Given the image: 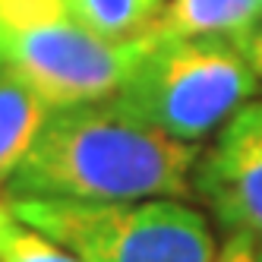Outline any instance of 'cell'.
Segmentation results:
<instances>
[{"label": "cell", "mask_w": 262, "mask_h": 262, "mask_svg": "<svg viewBox=\"0 0 262 262\" xmlns=\"http://www.w3.org/2000/svg\"><path fill=\"white\" fill-rule=\"evenodd\" d=\"M259 29V0H171L152 26L161 38H218L240 51H247Z\"/></svg>", "instance_id": "6"}, {"label": "cell", "mask_w": 262, "mask_h": 262, "mask_svg": "<svg viewBox=\"0 0 262 262\" xmlns=\"http://www.w3.org/2000/svg\"><path fill=\"white\" fill-rule=\"evenodd\" d=\"M259 4H262V0H259Z\"/></svg>", "instance_id": "15"}, {"label": "cell", "mask_w": 262, "mask_h": 262, "mask_svg": "<svg viewBox=\"0 0 262 262\" xmlns=\"http://www.w3.org/2000/svg\"><path fill=\"white\" fill-rule=\"evenodd\" d=\"M259 262H262V250H259Z\"/></svg>", "instance_id": "14"}, {"label": "cell", "mask_w": 262, "mask_h": 262, "mask_svg": "<svg viewBox=\"0 0 262 262\" xmlns=\"http://www.w3.org/2000/svg\"><path fill=\"white\" fill-rule=\"evenodd\" d=\"M199 142L177 139L114 98L51 107L7 177V199L139 202L193 193Z\"/></svg>", "instance_id": "1"}, {"label": "cell", "mask_w": 262, "mask_h": 262, "mask_svg": "<svg viewBox=\"0 0 262 262\" xmlns=\"http://www.w3.org/2000/svg\"><path fill=\"white\" fill-rule=\"evenodd\" d=\"M16 215H13V209H10V199H0V234H4V228L13 221Z\"/></svg>", "instance_id": "12"}, {"label": "cell", "mask_w": 262, "mask_h": 262, "mask_svg": "<svg viewBox=\"0 0 262 262\" xmlns=\"http://www.w3.org/2000/svg\"><path fill=\"white\" fill-rule=\"evenodd\" d=\"M247 57H250V63H253V70H256V76L262 79V29L253 35V41L247 45Z\"/></svg>", "instance_id": "11"}, {"label": "cell", "mask_w": 262, "mask_h": 262, "mask_svg": "<svg viewBox=\"0 0 262 262\" xmlns=\"http://www.w3.org/2000/svg\"><path fill=\"white\" fill-rule=\"evenodd\" d=\"M13 215L82 262H215L205 218L177 199H10Z\"/></svg>", "instance_id": "3"}, {"label": "cell", "mask_w": 262, "mask_h": 262, "mask_svg": "<svg viewBox=\"0 0 262 262\" xmlns=\"http://www.w3.org/2000/svg\"><path fill=\"white\" fill-rule=\"evenodd\" d=\"M7 70V60H4V54H0V73H4Z\"/></svg>", "instance_id": "13"}, {"label": "cell", "mask_w": 262, "mask_h": 262, "mask_svg": "<svg viewBox=\"0 0 262 262\" xmlns=\"http://www.w3.org/2000/svg\"><path fill=\"white\" fill-rule=\"evenodd\" d=\"M256 82L259 76L247 51L237 45L218 38H161L152 32L111 98L164 133L199 142L256 95Z\"/></svg>", "instance_id": "2"}, {"label": "cell", "mask_w": 262, "mask_h": 262, "mask_svg": "<svg viewBox=\"0 0 262 262\" xmlns=\"http://www.w3.org/2000/svg\"><path fill=\"white\" fill-rule=\"evenodd\" d=\"M82 29L111 45H126L152 32L164 0H63Z\"/></svg>", "instance_id": "8"}, {"label": "cell", "mask_w": 262, "mask_h": 262, "mask_svg": "<svg viewBox=\"0 0 262 262\" xmlns=\"http://www.w3.org/2000/svg\"><path fill=\"white\" fill-rule=\"evenodd\" d=\"M0 262H82L41 231L13 218L0 234Z\"/></svg>", "instance_id": "9"}, {"label": "cell", "mask_w": 262, "mask_h": 262, "mask_svg": "<svg viewBox=\"0 0 262 262\" xmlns=\"http://www.w3.org/2000/svg\"><path fill=\"white\" fill-rule=\"evenodd\" d=\"M215 262H259V247L247 234H228Z\"/></svg>", "instance_id": "10"}, {"label": "cell", "mask_w": 262, "mask_h": 262, "mask_svg": "<svg viewBox=\"0 0 262 262\" xmlns=\"http://www.w3.org/2000/svg\"><path fill=\"white\" fill-rule=\"evenodd\" d=\"M193 190L224 234H247L262 250V101H247L199 155Z\"/></svg>", "instance_id": "5"}, {"label": "cell", "mask_w": 262, "mask_h": 262, "mask_svg": "<svg viewBox=\"0 0 262 262\" xmlns=\"http://www.w3.org/2000/svg\"><path fill=\"white\" fill-rule=\"evenodd\" d=\"M148 35L111 45L82 29L63 0H0V54L51 107L111 98Z\"/></svg>", "instance_id": "4"}, {"label": "cell", "mask_w": 262, "mask_h": 262, "mask_svg": "<svg viewBox=\"0 0 262 262\" xmlns=\"http://www.w3.org/2000/svg\"><path fill=\"white\" fill-rule=\"evenodd\" d=\"M51 104L16 70L0 73V183L16 171L48 117Z\"/></svg>", "instance_id": "7"}]
</instances>
